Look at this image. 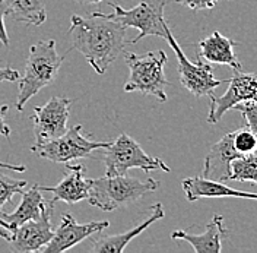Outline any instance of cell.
Here are the masks:
<instances>
[{
    "instance_id": "6da1fadb",
    "label": "cell",
    "mask_w": 257,
    "mask_h": 253,
    "mask_svg": "<svg viewBox=\"0 0 257 253\" xmlns=\"http://www.w3.org/2000/svg\"><path fill=\"white\" fill-rule=\"evenodd\" d=\"M126 30L99 12L89 16H70L72 48L78 50L99 75L105 73L108 66L124 53Z\"/></svg>"
},
{
    "instance_id": "9c48e42d",
    "label": "cell",
    "mask_w": 257,
    "mask_h": 253,
    "mask_svg": "<svg viewBox=\"0 0 257 253\" xmlns=\"http://www.w3.org/2000/svg\"><path fill=\"white\" fill-rule=\"evenodd\" d=\"M165 40L168 41L170 47L176 53L180 82L189 93H192L196 97H205V95L209 97L213 93L215 88H218L219 85L224 83L225 80L215 78L212 66H209L208 62H202V59L199 57V60L196 63H193L186 57V54L178 46L174 35L171 34L170 27L167 28V32H165Z\"/></svg>"
},
{
    "instance_id": "5bb4252c",
    "label": "cell",
    "mask_w": 257,
    "mask_h": 253,
    "mask_svg": "<svg viewBox=\"0 0 257 253\" xmlns=\"http://www.w3.org/2000/svg\"><path fill=\"white\" fill-rule=\"evenodd\" d=\"M67 174L63 180L57 186H40V189L44 192L53 193L51 202L56 204L57 201H63L67 205L78 204L83 199H88L89 195V186H91V179H85L83 165H66Z\"/></svg>"
},
{
    "instance_id": "d4e9b609",
    "label": "cell",
    "mask_w": 257,
    "mask_h": 253,
    "mask_svg": "<svg viewBox=\"0 0 257 253\" xmlns=\"http://www.w3.org/2000/svg\"><path fill=\"white\" fill-rule=\"evenodd\" d=\"M174 2L183 6H187L192 11H206V9L209 11L213 9L221 0H174Z\"/></svg>"
},
{
    "instance_id": "7a4b0ae2",
    "label": "cell",
    "mask_w": 257,
    "mask_h": 253,
    "mask_svg": "<svg viewBox=\"0 0 257 253\" xmlns=\"http://www.w3.org/2000/svg\"><path fill=\"white\" fill-rule=\"evenodd\" d=\"M160 188V182L155 179L141 180L136 177L123 176H104L99 179H91L88 202L101 211L110 212L118 208H126L145 195L155 192Z\"/></svg>"
},
{
    "instance_id": "7402d4cb",
    "label": "cell",
    "mask_w": 257,
    "mask_h": 253,
    "mask_svg": "<svg viewBox=\"0 0 257 253\" xmlns=\"http://www.w3.org/2000/svg\"><path fill=\"white\" fill-rule=\"evenodd\" d=\"M27 185L28 183L25 180H16L6 174L0 173V212L3 206L12 202L14 195L24 192V188Z\"/></svg>"
},
{
    "instance_id": "7c38bea8",
    "label": "cell",
    "mask_w": 257,
    "mask_h": 253,
    "mask_svg": "<svg viewBox=\"0 0 257 253\" xmlns=\"http://www.w3.org/2000/svg\"><path fill=\"white\" fill-rule=\"evenodd\" d=\"M110 227L108 221H92L86 224H79L72 215H62V222L48 244L41 250L43 253H62L79 244L85 238H89L96 233H102Z\"/></svg>"
},
{
    "instance_id": "f546056e",
    "label": "cell",
    "mask_w": 257,
    "mask_h": 253,
    "mask_svg": "<svg viewBox=\"0 0 257 253\" xmlns=\"http://www.w3.org/2000/svg\"><path fill=\"white\" fill-rule=\"evenodd\" d=\"M75 2H78L80 5H95V3H99L102 0H75Z\"/></svg>"
},
{
    "instance_id": "52a82bcc",
    "label": "cell",
    "mask_w": 257,
    "mask_h": 253,
    "mask_svg": "<svg viewBox=\"0 0 257 253\" xmlns=\"http://www.w3.org/2000/svg\"><path fill=\"white\" fill-rule=\"evenodd\" d=\"M108 145L110 142H96L88 139L82 133V125H76L67 129L60 138L48 141L31 149L38 157L50 159L53 162H70L73 159L92 157V151L104 149Z\"/></svg>"
},
{
    "instance_id": "cb8c5ba5",
    "label": "cell",
    "mask_w": 257,
    "mask_h": 253,
    "mask_svg": "<svg viewBox=\"0 0 257 253\" xmlns=\"http://www.w3.org/2000/svg\"><path fill=\"white\" fill-rule=\"evenodd\" d=\"M234 109L241 111V114L245 120V126L257 135V103L254 101L241 103V104H237Z\"/></svg>"
},
{
    "instance_id": "2e32d148",
    "label": "cell",
    "mask_w": 257,
    "mask_h": 253,
    "mask_svg": "<svg viewBox=\"0 0 257 253\" xmlns=\"http://www.w3.org/2000/svg\"><path fill=\"white\" fill-rule=\"evenodd\" d=\"M21 195L22 201L12 214L0 212V230L11 231L24 222L40 218L48 204L41 195V189L38 185H32L31 189L22 192Z\"/></svg>"
},
{
    "instance_id": "4dcf8cb0",
    "label": "cell",
    "mask_w": 257,
    "mask_h": 253,
    "mask_svg": "<svg viewBox=\"0 0 257 253\" xmlns=\"http://www.w3.org/2000/svg\"><path fill=\"white\" fill-rule=\"evenodd\" d=\"M256 103H257V101H256Z\"/></svg>"
},
{
    "instance_id": "8992f818",
    "label": "cell",
    "mask_w": 257,
    "mask_h": 253,
    "mask_svg": "<svg viewBox=\"0 0 257 253\" xmlns=\"http://www.w3.org/2000/svg\"><path fill=\"white\" fill-rule=\"evenodd\" d=\"M165 0H141L139 5H136L132 9H124L120 5L111 2L110 6L114 9L112 14H102L104 18L112 19L118 24H121L126 28H136L139 34L130 41L132 44H138L142 38L155 35L165 38V32L168 28V24L164 18V8Z\"/></svg>"
},
{
    "instance_id": "4fadbf2b",
    "label": "cell",
    "mask_w": 257,
    "mask_h": 253,
    "mask_svg": "<svg viewBox=\"0 0 257 253\" xmlns=\"http://www.w3.org/2000/svg\"><path fill=\"white\" fill-rule=\"evenodd\" d=\"M241 157L234 146V132L226 133L221 141L212 145L205 158L203 177L215 182H226L231 174V162Z\"/></svg>"
},
{
    "instance_id": "ba28073f",
    "label": "cell",
    "mask_w": 257,
    "mask_h": 253,
    "mask_svg": "<svg viewBox=\"0 0 257 253\" xmlns=\"http://www.w3.org/2000/svg\"><path fill=\"white\" fill-rule=\"evenodd\" d=\"M53 202H48L40 218L24 222L11 231L0 230V237L9 243L11 250L15 253L41 252L54 234L51 224Z\"/></svg>"
},
{
    "instance_id": "f1b7e54d",
    "label": "cell",
    "mask_w": 257,
    "mask_h": 253,
    "mask_svg": "<svg viewBox=\"0 0 257 253\" xmlns=\"http://www.w3.org/2000/svg\"><path fill=\"white\" fill-rule=\"evenodd\" d=\"M0 168H8V170L18 172V173H24V172H27V167H25V165H15V164L2 162V161H0Z\"/></svg>"
},
{
    "instance_id": "83f0119b",
    "label": "cell",
    "mask_w": 257,
    "mask_h": 253,
    "mask_svg": "<svg viewBox=\"0 0 257 253\" xmlns=\"http://www.w3.org/2000/svg\"><path fill=\"white\" fill-rule=\"evenodd\" d=\"M9 110L8 106H0V135L5 138L11 136V127L6 123V113Z\"/></svg>"
},
{
    "instance_id": "4316f807",
    "label": "cell",
    "mask_w": 257,
    "mask_h": 253,
    "mask_svg": "<svg viewBox=\"0 0 257 253\" xmlns=\"http://www.w3.org/2000/svg\"><path fill=\"white\" fill-rule=\"evenodd\" d=\"M21 79L19 72L11 66H0V83L3 82H16Z\"/></svg>"
},
{
    "instance_id": "277c9868",
    "label": "cell",
    "mask_w": 257,
    "mask_h": 253,
    "mask_svg": "<svg viewBox=\"0 0 257 253\" xmlns=\"http://www.w3.org/2000/svg\"><path fill=\"white\" fill-rule=\"evenodd\" d=\"M124 59L130 70L127 82L124 83V91L154 95L161 103H165L168 100L165 93L168 80L164 72V66L168 60L165 51H149L145 56L124 51Z\"/></svg>"
},
{
    "instance_id": "5b68a950",
    "label": "cell",
    "mask_w": 257,
    "mask_h": 253,
    "mask_svg": "<svg viewBox=\"0 0 257 253\" xmlns=\"http://www.w3.org/2000/svg\"><path fill=\"white\" fill-rule=\"evenodd\" d=\"M102 161L107 176H123L127 174L130 168H139L145 173L154 170L165 173L171 172L162 159L146 154L144 148L126 133L118 135L114 142H110L107 148H104Z\"/></svg>"
},
{
    "instance_id": "8fae6325",
    "label": "cell",
    "mask_w": 257,
    "mask_h": 253,
    "mask_svg": "<svg viewBox=\"0 0 257 253\" xmlns=\"http://www.w3.org/2000/svg\"><path fill=\"white\" fill-rule=\"evenodd\" d=\"M228 82V88L224 95H209L208 123H218L228 110L237 104L247 101H257V73H245L242 70H234L232 78Z\"/></svg>"
},
{
    "instance_id": "ffe728a7",
    "label": "cell",
    "mask_w": 257,
    "mask_h": 253,
    "mask_svg": "<svg viewBox=\"0 0 257 253\" xmlns=\"http://www.w3.org/2000/svg\"><path fill=\"white\" fill-rule=\"evenodd\" d=\"M8 6V15L15 21L40 27L46 22V0H3Z\"/></svg>"
},
{
    "instance_id": "9a60e30c",
    "label": "cell",
    "mask_w": 257,
    "mask_h": 253,
    "mask_svg": "<svg viewBox=\"0 0 257 253\" xmlns=\"http://www.w3.org/2000/svg\"><path fill=\"white\" fill-rule=\"evenodd\" d=\"M226 234L228 231L224 225V217L215 214L202 234H193L186 230H176L171 233V238L187 241L196 253H221L222 240L226 237Z\"/></svg>"
},
{
    "instance_id": "603a6c76",
    "label": "cell",
    "mask_w": 257,
    "mask_h": 253,
    "mask_svg": "<svg viewBox=\"0 0 257 253\" xmlns=\"http://www.w3.org/2000/svg\"><path fill=\"white\" fill-rule=\"evenodd\" d=\"M234 146L240 155L251 154L257 149V135L248 127H241L234 132Z\"/></svg>"
},
{
    "instance_id": "e0dca14e",
    "label": "cell",
    "mask_w": 257,
    "mask_h": 253,
    "mask_svg": "<svg viewBox=\"0 0 257 253\" xmlns=\"http://www.w3.org/2000/svg\"><path fill=\"white\" fill-rule=\"evenodd\" d=\"M187 201L194 202L202 198H242L257 201V193L232 189L224 182L208 180L205 177H189L181 182Z\"/></svg>"
},
{
    "instance_id": "30bf717a",
    "label": "cell",
    "mask_w": 257,
    "mask_h": 253,
    "mask_svg": "<svg viewBox=\"0 0 257 253\" xmlns=\"http://www.w3.org/2000/svg\"><path fill=\"white\" fill-rule=\"evenodd\" d=\"M73 100L66 97H53L43 107H35L32 114L34 122V136L37 148L43 143L57 139L67 130V120L70 114V106Z\"/></svg>"
},
{
    "instance_id": "44dd1931",
    "label": "cell",
    "mask_w": 257,
    "mask_h": 253,
    "mask_svg": "<svg viewBox=\"0 0 257 253\" xmlns=\"http://www.w3.org/2000/svg\"><path fill=\"white\" fill-rule=\"evenodd\" d=\"M229 180L250 182L257 186V149L251 154L241 155L231 162Z\"/></svg>"
},
{
    "instance_id": "484cf974",
    "label": "cell",
    "mask_w": 257,
    "mask_h": 253,
    "mask_svg": "<svg viewBox=\"0 0 257 253\" xmlns=\"http://www.w3.org/2000/svg\"><path fill=\"white\" fill-rule=\"evenodd\" d=\"M8 15V6L3 0H0V43L5 47H9V37L5 28V16Z\"/></svg>"
},
{
    "instance_id": "ac0fdd59",
    "label": "cell",
    "mask_w": 257,
    "mask_h": 253,
    "mask_svg": "<svg viewBox=\"0 0 257 253\" xmlns=\"http://www.w3.org/2000/svg\"><path fill=\"white\" fill-rule=\"evenodd\" d=\"M238 44L240 43L215 31L212 35L199 41V57L205 59L208 63L222 64L232 67L234 70H241L242 66L234 53V47Z\"/></svg>"
},
{
    "instance_id": "3957f363",
    "label": "cell",
    "mask_w": 257,
    "mask_h": 253,
    "mask_svg": "<svg viewBox=\"0 0 257 253\" xmlns=\"http://www.w3.org/2000/svg\"><path fill=\"white\" fill-rule=\"evenodd\" d=\"M64 57L56 50L54 40L38 41L30 47L25 62V75L19 79L16 109L24 110L25 104L43 88L51 85L62 67Z\"/></svg>"
},
{
    "instance_id": "d6986e66",
    "label": "cell",
    "mask_w": 257,
    "mask_h": 253,
    "mask_svg": "<svg viewBox=\"0 0 257 253\" xmlns=\"http://www.w3.org/2000/svg\"><path fill=\"white\" fill-rule=\"evenodd\" d=\"M164 215H165V212H164L162 205L161 204H155V205L152 206L151 215L145 221L141 222L139 225L130 228L126 233L112 234V236H99V237L94 238L92 250L95 253H121L133 238L138 237L141 233H144L151 224H154L155 221L164 218Z\"/></svg>"
}]
</instances>
